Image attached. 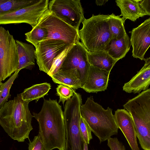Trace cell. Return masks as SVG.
Instances as JSON below:
<instances>
[{
  "instance_id": "obj_1",
  "label": "cell",
  "mask_w": 150,
  "mask_h": 150,
  "mask_svg": "<svg viewBox=\"0 0 150 150\" xmlns=\"http://www.w3.org/2000/svg\"><path fill=\"white\" fill-rule=\"evenodd\" d=\"M33 116L39 124V134L46 150H64L66 130L62 107L56 100L44 99L39 112Z\"/></svg>"
},
{
  "instance_id": "obj_2",
  "label": "cell",
  "mask_w": 150,
  "mask_h": 150,
  "mask_svg": "<svg viewBox=\"0 0 150 150\" xmlns=\"http://www.w3.org/2000/svg\"><path fill=\"white\" fill-rule=\"evenodd\" d=\"M29 103L23 100L20 93L0 109V125L11 138L19 142L29 139L33 129V116L29 109Z\"/></svg>"
},
{
  "instance_id": "obj_3",
  "label": "cell",
  "mask_w": 150,
  "mask_h": 150,
  "mask_svg": "<svg viewBox=\"0 0 150 150\" xmlns=\"http://www.w3.org/2000/svg\"><path fill=\"white\" fill-rule=\"evenodd\" d=\"M80 113L81 117L99 139L100 143L117 134L118 128L112 109L109 107L104 109L94 101L93 96L87 98L85 103L81 105Z\"/></svg>"
},
{
  "instance_id": "obj_4",
  "label": "cell",
  "mask_w": 150,
  "mask_h": 150,
  "mask_svg": "<svg viewBox=\"0 0 150 150\" xmlns=\"http://www.w3.org/2000/svg\"><path fill=\"white\" fill-rule=\"evenodd\" d=\"M109 15L93 14L85 18L78 31L81 43L88 52L104 50L112 38L108 21Z\"/></svg>"
},
{
  "instance_id": "obj_5",
  "label": "cell",
  "mask_w": 150,
  "mask_h": 150,
  "mask_svg": "<svg viewBox=\"0 0 150 150\" xmlns=\"http://www.w3.org/2000/svg\"><path fill=\"white\" fill-rule=\"evenodd\" d=\"M82 104L81 95L75 92L66 101L63 116L66 130L64 150H84L85 142L80 133L79 122Z\"/></svg>"
},
{
  "instance_id": "obj_6",
  "label": "cell",
  "mask_w": 150,
  "mask_h": 150,
  "mask_svg": "<svg viewBox=\"0 0 150 150\" xmlns=\"http://www.w3.org/2000/svg\"><path fill=\"white\" fill-rule=\"evenodd\" d=\"M16 41L8 30L0 27V81L4 80L18 69Z\"/></svg>"
},
{
  "instance_id": "obj_7",
  "label": "cell",
  "mask_w": 150,
  "mask_h": 150,
  "mask_svg": "<svg viewBox=\"0 0 150 150\" xmlns=\"http://www.w3.org/2000/svg\"><path fill=\"white\" fill-rule=\"evenodd\" d=\"M37 25L47 30L48 35L46 40H62L71 45L79 42V31L56 17L48 10Z\"/></svg>"
},
{
  "instance_id": "obj_8",
  "label": "cell",
  "mask_w": 150,
  "mask_h": 150,
  "mask_svg": "<svg viewBox=\"0 0 150 150\" xmlns=\"http://www.w3.org/2000/svg\"><path fill=\"white\" fill-rule=\"evenodd\" d=\"M49 0H39L36 3L12 12L0 14V25L25 23L32 28L37 25L48 10Z\"/></svg>"
},
{
  "instance_id": "obj_9",
  "label": "cell",
  "mask_w": 150,
  "mask_h": 150,
  "mask_svg": "<svg viewBox=\"0 0 150 150\" xmlns=\"http://www.w3.org/2000/svg\"><path fill=\"white\" fill-rule=\"evenodd\" d=\"M48 10L56 17L79 31L85 18L80 0H52L49 3Z\"/></svg>"
},
{
  "instance_id": "obj_10",
  "label": "cell",
  "mask_w": 150,
  "mask_h": 150,
  "mask_svg": "<svg viewBox=\"0 0 150 150\" xmlns=\"http://www.w3.org/2000/svg\"><path fill=\"white\" fill-rule=\"evenodd\" d=\"M71 45L59 40L47 39L40 42L35 47V59L39 70L47 74L54 59Z\"/></svg>"
},
{
  "instance_id": "obj_11",
  "label": "cell",
  "mask_w": 150,
  "mask_h": 150,
  "mask_svg": "<svg viewBox=\"0 0 150 150\" xmlns=\"http://www.w3.org/2000/svg\"><path fill=\"white\" fill-rule=\"evenodd\" d=\"M130 32V40L132 47V56L144 60V55L150 45V18L134 28Z\"/></svg>"
},
{
  "instance_id": "obj_12",
  "label": "cell",
  "mask_w": 150,
  "mask_h": 150,
  "mask_svg": "<svg viewBox=\"0 0 150 150\" xmlns=\"http://www.w3.org/2000/svg\"><path fill=\"white\" fill-rule=\"evenodd\" d=\"M115 121L127 141L132 150H140L132 118L125 109H118L114 115Z\"/></svg>"
},
{
  "instance_id": "obj_13",
  "label": "cell",
  "mask_w": 150,
  "mask_h": 150,
  "mask_svg": "<svg viewBox=\"0 0 150 150\" xmlns=\"http://www.w3.org/2000/svg\"><path fill=\"white\" fill-rule=\"evenodd\" d=\"M110 72L90 65L81 88L88 93H97L107 89Z\"/></svg>"
},
{
  "instance_id": "obj_14",
  "label": "cell",
  "mask_w": 150,
  "mask_h": 150,
  "mask_svg": "<svg viewBox=\"0 0 150 150\" xmlns=\"http://www.w3.org/2000/svg\"><path fill=\"white\" fill-rule=\"evenodd\" d=\"M144 66L123 87L125 92L139 93L141 91L147 90L150 84V57L144 59Z\"/></svg>"
},
{
  "instance_id": "obj_15",
  "label": "cell",
  "mask_w": 150,
  "mask_h": 150,
  "mask_svg": "<svg viewBox=\"0 0 150 150\" xmlns=\"http://www.w3.org/2000/svg\"><path fill=\"white\" fill-rule=\"evenodd\" d=\"M117 5L121 10L120 16L125 20L129 19L135 21L140 17H143L146 14L141 8L139 0H116Z\"/></svg>"
},
{
  "instance_id": "obj_16",
  "label": "cell",
  "mask_w": 150,
  "mask_h": 150,
  "mask_svg": "<svg viewBox=\"0 0 150 150\" xmlns=\"http://www.w3.org/2000/svg\"><path fill=\"white\" fill-rule=\"evenodd\" d=\"M16 41L18 58L17 70L20 71L35 65V50L33 46L18 40Z\"/></svg>"
},
{
  "instance_id": "obj_17",
  "label": "cell",
  "mask_w": 150,
  "mask_h": 150,
  "mask_svg": "<svg viewBox=\"0 0 150 150\" xmlns=\"http://www.w3.org/2000/svg\"><path fill=\"white\" fill-rule=\"evenodd\" d=\"M131 45L130 38L127 33L121 38H112L104 50L112 58L119 60L125 57Z\"/></svg>"
},
{
  "instance_id": "obj_18",
  "label": "cell",
  "mask_w": 150,
  "mask_h": 150,
  "mask_svg": "<svg viewBox=\"0 0 150 150\" xmlns=\"http://www.w3.org/2000/svg\"><path fill=\"white\" fill-rule=\"evenodd\" d=\"M50 77L56 83L65 85L75 90L81 88L80 75L76 68L66 70H59Z\"/></svg>"
},
{
  "instance_id": "obj_19",
  "label": "cell",
  "mask_w": 150,
  "mask_h": 150,
  "mask_svg": "<svg viewBox=\"0 0 150 150\" xmlns=\"http://www.w3.org/2000/svg\"><path fill=\"white\" fill-rule=\"evenodd\" d=\"M88 59L90 65L110 72L118 61L112 58L104 50L88 52Z\"/></svg>"
},
{
  "instance_id": "obj_20",
  "label": "cell",
  "mask_w": 150,
  "mask_h": 150,
  "mask_svg": "<svg viewBox=\"0 0 150 150\" xmlns=\"http://www.w3.org/2000/svg\"><path fill=\"white\" fill-rule=\"evenodd\" d=\"M51 88V84L47 82L35 84L25 89L21 93V98L26 102L35 100L37 102L40 98L47 95Z\"/></svg>"
},
{
  "instance_id": "obj_21",
  "label": "cell",
  "mask_w": 150,
  "mask_h": 150,
  "mask_svg": "<svg viewBox=\"0 0 150 150\" xmlns=\"http://www.w3.org/2000/svg\"><path fill=\"white\" fill-rule=\"evenodd\" d=\"M125 20L113 13L109 15L108 23L112 38L120 39L127 34L124 26Z\"/></svg>"
},
{
  "instance_id": "obj_22",
  "label": "cell",
  "mask_w": 150,
  "mask_h": 150,
  "mask_svg": "<svg viewBox=\"0 0 150 150\" xmlns=\"http://www.w3.org/2000/svg\"><path fill=\"white\" fill-rule=\"evenodd\" d=\"M25 35L26 40L36 47L40 42L47 39L48 32L45 28L37 25Z\"/></svg>"
},
{
  "instance_id": "obj_23",
  "label": "cell",
  "mask_w": 150,
  "mask_h": 150,
  "mask_svg": "<svg viewBox=\"0 0 150 150\" xmlns=\"http://www.w3.org/2000/svg\"><path fill=\"white\" fill-rule=\"evenodd\" d=\"M38 0H6L0 5V14L14 11L33 4Z\"/></svg>"
},
{
  "instance_id": "obj_24",
  "label": "cell",
  "mask_w": 150,
  "mask_h": 150,
  "mask_svg": "<svg viewBox=\"0 0 150 150\" xmlns=\"http://www.w3.org/2000/svg\"><path fill=\"white\" fill-rule=\"evenodd\" d=\"M19 71L17 70L6 82L2 83L0 89V109L7 102L8 99L10 98L11 88L15 80L17 77Z\"/></svg>"
},
{
  "instance_id": "obj_25",
  "label": "cell",
  "mask_w": 150,
  "mask_h": 150,
  "mask_svg": "<svg viewBox=\"0 0 150 150\" xmlns=\"http://www.w3.org/2000/svg\"><path fill=\"white\" fill-rule=\"evenodd\" d=\"M57 95L59 97L58 103H62L63 105L65 101L70 99L73 96L75 90L68 86L59 84L56 88Z\"/></svg>"
},
{
  "instance_id": "obj_26",
  "label": "cell",
  "mask_w": 150,
  "mask_h": 150,
  "mask_svg": "<svg viewBox=\"0 0 150 150\" xmlns=\"http://www.w3.org/2000/svg\"><path fill=\"white\" fill-rule=\"evenodd\" d=\"M73 45L68 47L54 59L51 68L47 73L49 76L51 77L59 71L67 53Z\"/></svg>"
},
{
  "instance_id": "obj_27",
  "label": "cell",
  "mask_w": 150,
  "mask_h": 150,
  "mask_svg": "<svg viewBox=\"0 0 150 150\" xmlns=\"http://www.w3.org/2000/svg\"><path fill=\"white\" fill-rule=\"evenodd\" d=\"M79 128L80 133L84 142L89 144L92 139L91 130L86 122L81 117L79 122Z\"/></svg>"
},
{
  "instance_id": "obj_28",
  "label": "cell",
  "mask_w": 150,
  "mask_h": 150,
  "mask_svg": "<svg viewBox=\"0 0 150 150\" xmlns=\"http://www.w3.org/2000/svg\"><path fill=\"white\" fill-rule=\"evenodd\" d=\"M28 150H46L42 140L39 135L34 137L28 144Z\"/></svg>"
},
{
  "instance_id": "obj_29",
  "label": "cell",
  "mask_w": 150,
  "mask_h": 150,
  "mask_svg": "<svg viewBox=\"0 0 150 150\" xmlns=\"http://www.w3.org/2000/svg\"><path fill=\"white\" fill-rule=\"evenodd\" d=\"M107 140V145L110 150H126L125 146L117 138L110 137Z\"/></svg>"
},
{
  "instance_id": "obj_30",
  "label": "cell",
  "mask_w": 150,
  "mask_h": 150,
  "mask_svg": "<svg viewBox=\"0 0 150 150\" xmlns=\"http://www.w3.org/2000/svg\"><path fill=\"white\" fill-rule=\"evenodd\" d=\"M139 5L146 14L150 15V0H139Z\"/></svg>"
},
{
  "instance_id": "obj_31",
  "label": "cell",
  "mask_w": 150,
  "mask_h": 150,
  "mask_svg": "<svg viewBox=\"0 0 150 150\" xmlns=\"http://www.w3.org/2000/svg\"><path fill=\"white\" fill-rule=\"evenodd\" d=\"M108 0H96V4L97 6H101L104 4Z\"/></svg>"
},
{
  "instance_id": "obj_32",
  "label": "cell",
  "mask_w": 150,
  "mask_h": 150,
  "mask_svg": "<svg viewBox=\"0 0 150 150\" xmlns=\"http://www.w3.org/2000/svg\"><path fill=\"white\" fill-rule=\"evenodd\" d=\"M84 150H88V144L85 143Z\"/></svg>"
},
{
  "instance_id": "obj_33",
  "label": "cell",
  "mask_w": 150,
  "mask_h": 150,
  "mask_svg": "<svg viewBox=\"0 0 150 150\" xmlns=\"http://www.w3.org/2000/svg\"><path fill=\"white\" fill-rule=\"evenodd\" d=\"M6 0H0V5L6 1Z\"/></svg>"
},
{
  "instance_id": "obj_34",
  "label": "cell",
  "mask_w": 150,
  "mask_h": 150,
  "mask_svg": "<svg viewBox=\"0 0 150 150\" xmlns=\"http://www.w3.org/2000/svg\"><path fill=\"white\" fill-rule=\"evenodd\" d=\"M2 84V83H1V81H0V89L1 88V87Z\"/></svg>"
}]
</instances>
